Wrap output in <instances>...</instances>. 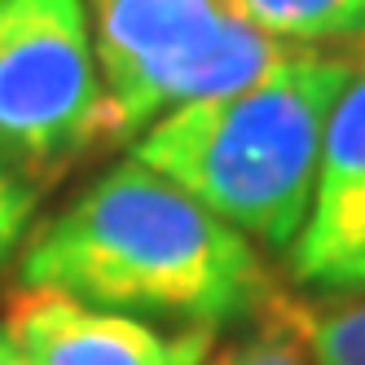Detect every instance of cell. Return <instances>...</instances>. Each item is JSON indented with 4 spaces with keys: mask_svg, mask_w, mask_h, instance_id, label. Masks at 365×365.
Listing matches in <instances>:
<instances>
[{
    "mask_svg": "<svg viewBox=\"0 0 365 365\" xmlns=\"http://www.w3.org/2000/svg\"><path fill=\"white\" fill-rule=\"evenodd\" d=\"M361 53L286 48L255 84L190 101L133 141L168 176L264 251H291L312 207L326 123Z\"/></svg>",
    "mask_w": 365,
    "mask_h": 365,
    "instance_id": "2",
    "label": "cell"
},
{
    "mask_svg": "<svg viewBox=\"0 0 365 365\" xmlns=\"http://www.w3.org/2000/svg\"><path fill=\"white\" fill-rule=\"evenodd\" d=\"M84 9L115 145L190 101L255 84L286 53L225 0H84Z\"/></svg>",
    "mask_w": 365,
    "mask_h": 365,
    "instance_id": "3",
    "label": "cell"
},
{
    "mask_svg": "<svg viewBox=\"0 0 365 365\" xmlns=\"http://www.w3.org/2000/svg\"><path fill=\"white\" fill-rule=\"evenodd\" d=\"M308 361L312 365H365V299L334 308H308Z\"/></svg>",
    "mask_w": 365,
    "mask_h": 365,
    "instance_id": "9",
    "label": "cell"
},
{
    "mask_svg": "<svg viewBox=\"0 0 365 365\" xmlns=\"http://www.w3.org/2000/svg\"><path fill=\"white\" fill-rule=\"evenodd\" d=\"M36 207H40V194L31 185H22L14 172L0 168V273L9 269V259L31 238Z\"/></svg>",
    "mask_w": 365,
    "mask_h": 365,
    "instance_id": "10",
    "label": "cell"
},
{
    "mask_svg": "<svg viewBox=\"0 0 365 365\" xmlns=\"http://www.w3.org/2000/svg\"><path fill=\"white\" fill-rule=\"evenodd\" d=\"M225 5L286 48L365 53V0H225Z\"/></svg>",
    "mask_w": 365,
    "mask_h": 365,
    "instance_id": "7",
    "label": "cell"
},
{
    "mask_svg": "<svg viewBox=\"0 0 365 365\" xmlns=\"http://www.w3.org/2000/svg\"><path fill=\"white\" fill-rule=\"evenodd\" d=\"M291 273L312 291H365V53L330 110Z\"/></svg>",
    "mask_w": 365,
    "mask_h": 365,
    "instance_id": "6",
    "label": "cell"
},
{
    "mask_svg": "<svg viewBox=\"0 0 365 365\" xmlns=\"http://www.w3.org/2000/svg\"><path fill=\"white\" fill-rule=\"evenodd\" d=\"M207 365H312L308 361V308L286 295L273 312L259 317L255 334L225 348Z\"/></svg>",
    "mask_w": 365,
    "mask_h": 365,
    "instance_id": "8",
    "label": "cell"
},
{
    "mask_svg": "<svg viewBox=\"0 0 365 365\" xmlns=\"http://www.w3.org/2000/svg\"><path fill=\"white\" fill-rule=\"evenodd\" d=\"M18 286L176 330L259 322L286 299L251 238L137 159L106 168L31 229Z\"/></svg>",
    "mask_w": 365,
    "mask_h": 365,
    "instance_id": "1",
    "label": "cell"
},
{
    "mask_svg": "<svg viewBox=\"0 0 365 365\" xmlns=\"http://www.w3.org/2000/svg\"><path fill=\"white\" fill-rule=\"evenodd\" d=\"M0 365H31V356L22 352L18 344H14V339H9V330H5V326H0Z\"/></svg>",
    "mask_w": 365,
    "mask_h": 365,
    "instance_id": "11",
    "label": "cell"
},
{
    "mask_svg": "<svg viewBox=\"0 0 365 365\" xmlns=\"http://www.w3.org/2000/svg\"><path fill=\"white\" fill-rule=\"evenodd\" d=\"M5 330L31 365H207L216 348V330H176L58 291H18Z\"/></svg>",
    "mask_w": 365,
    "mask_h": 365,
    "instance_id": "5",
    "label": "cell"
},
{
    "mask_svg": "<svg viewBox=\"0 0 365 365\" xmlns=\"http://www.w3.org/2000/svg\"><path fill=\"white\" fill-rule=\"evenodd\" d=\"M110 145L84 0H0V168L44 194Z\"/></svg>",
    "mask_w": 365,
    "mask_h": 365,
    "instance_id": "4",
    "label": "cell"
}]
</instances>
